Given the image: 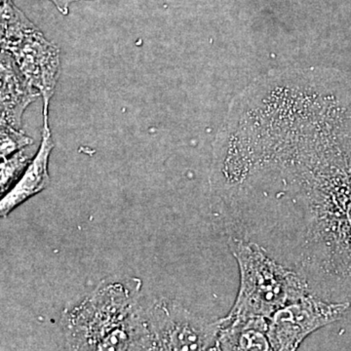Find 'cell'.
Returning a JSON list of instances; mask_svg holds the SVG:
<instances>
[{
  "label": "cell",
  "mask_w": 351,
  "mask_h": 351,
  "mask_svg": "<svg viewBox=\"0 0 351 351\" xmlns=\"http://www.w3.org/2000/svg\"><path fill=\"white\" fill-rule=\"evenodd\" d=\"M212 195L230 237L255 242L311 292L351 302V75L322 71L239 115Z\"/></svg>",
  "instance_id": "cell-1"
},
{
  "label": "cell",
  "mask_w": 351,
  "mask_h": 351,
  "mask_svg": "<svg viewBox=\"0 0 351 351\" xmlns=\"http://www.w3.org/2000/svg\"><path fill=\"white\" fill-rule=\"evenodd\" d=\"M140 279L103 281L60 325L68 350H152Z\"/></svg>",
  "instance_id": "cell-2"
},
{
  "label": "cell",
  "mask_w": 351,
  "mask_h": 351,
  "mask_svg": "<svg viewBox=\"0 0 351 351\" xmlns=\"http://www.w3.org/2000/svg\"><path fill=\"white\" fill-rule=\"evenodd\" d=\"M228 245L240 274L230 317L270 318L278 309L313 293L304 277L270 257L255 242L230 237Z\"/></svg>",
  "instance_id": "cell-3"
},
{
  "label": "cell",
  "mask_w": 351,
  "mask_h": 351,
  "mask_svg": "<svg viewBox=\"0 0 351 351\" xmlns=\"http://www.w3.org/2000/svg\"><path fill=\"white\" fill-rule=\"evenodd\" d=\"M0 13L2 50L13 58L27 82L40 92L43 117H48L60 75V49L12 0H1Z\"/></svg>",
  "instance_id": "cell-4"
},
{
  "label": "cell",
  "mask_w": 351,
  "mask_h": 351,
  "mask_svg": "<svg viewBox=\"0 0 351 351\" xmlns=\"http://www.w3.org/2000/svg\"><path fill=\"white\" fill-rule=\"evenodd\" d=\"M152 350H216L221 319L208 321L159 299L145 307Z\"/></svg>",
  "instance_id": "cell-5"
},
{
  "label": "cell",
  "mask_w": 351,
  "mask_h": 351,
  "mask_svg": "<svg viewBox=\"0 0 351 351\" xmlns=\"http://www.w3.org/2000/svg\"><path fill=\"white\" fill-rule=\"evenodd\" d=\"M350 307V302L327 301L313 293L291 302L270 316L267 335L271 350H297L309 335L341 319Z\"/></svg>",
  "instance_id": "cell-6"
},
{
  "label": "cell",
  "mask_w": 351,
  "mask_h": 351,
  "mask_svg": "<svg viewBox=\"0 0 351 351\" xmlns=\"http://www.w3.org/2000/svg\"><path fill=\"white\" fill-rule=\"evenodd\" d=\"M54 147L52 133L49 128V120L48 117H43L41 142L36 156L32 159L17 184L10 191H7L0 201V216L2 218H6L16 207L49 186L48 164Z\"/></svg>",
  "instance_id": "cell-7"
},
{
  "label": "cell",
  "mask_w": 351,
  "mask_h": 351,
  "mask_svg": "<svg viewBox=\"0 0 351 351\" xmlns=\"http://www.w3.org/2000/svg\"><path fill=\"white\" fill-rule=\"evenodd\" d=\"M1 123L23 129V115L40 92L27 82L13 58L1 51Z\"/></svg>",
  "instance_id": "cell-8"
},
{
  "label": "cell",
  "mask_w": 351,
  "mask_h": 351,
  "mask_svg": "<svg viewBox=\"0 0 351 351\" xmlns=\"http://www.w3.org/2000/svg\"><path fill=\"white\" fill-rule=\"evenodd\" d=\"M221 319L216 350H272L267 335L269 318L226 315Z\"/></svg>",
  "instance_id": "cell-9"
},
{
  "label": "cell",
  "mask_w": 351,
  "mask_h": 351,
  "mask_svg": "<svg viewBox=\"0 0 351 351\" xmlns=\"http://www.w3.org/2000/svg\"><path fill=\"white\" fill-rule=\"evenodd\" d=\"M25 149L16 152L11 156L2 158L0 166V193H7L14 182L18 180L27 169L32 161L31 156Z\"/></svg>",
  "instance_id": "cell-10"
},
{
  "label": "cell",
  "mask_w": 351,
  "mask_h": 351,
  "mask_svg": "<svg viewBox=\"0 0 351 351\" xmlns=\"http://www.w3.org/2000/svg\"><path fill=\"white\" fill-rule=\"evenodd\" d=\"M34 144V140L25 133L23 129L1 123L0 131V156L1 158L11 156L16 152Z\"/></svg>",
  "instance_id": "cell-11"
},
{
  "label": "cell",
  "mask_w": 351,
  "mask_h": 351,
  "mask_svg": "<svg viewBox=\"0 0 351 351\" xmlns=\"http://www.w3.org/2000/svg\"><path fill=\"white\" fill-rule=\"evenodd\" d=\"M48 1L52 2L62 15L68 16L69 5L73 2L82 1V0H48ZM83 1H87V0H83Z\"/></svg>",
  "instance_id": "cell-12"
}]
</instances>
